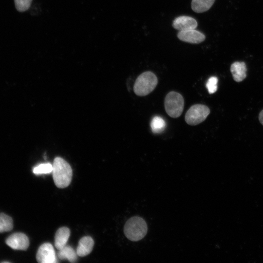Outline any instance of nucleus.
Returning <instances> with one entry per match:
<instances>
[{
  "instance_id": "nucleus-18",
  "label": "nucleus",
  "mask_w": 263,
  "mask_h": 263,
  "mask_svg": "<svg viewBox=\"0 0 263 263\" xmlns=\"http://www.w3.org/2000/svg\"><path fill=\"white\" fill-rule=\"evenodd\" d=\"M14 1L17 10L22 12L29 8L32 0H14Z\"/></svg>"
},
{
  "instance_id": "nucleus-8",
  "label": "nucleus",
  "mask_w": 263,
  "mask_h": 263,
  "mask_svg": "<svg viewBox=\"0 0 263 263\" xmlns=\"http://www.w3.org/2000/svg\"><path fill=\"white\" fill-rule=\"evenodd\" d=\"M177 37L183 41L196 44L203 42L206 38L202 33L195 29L180 31Z\"/></svg>"
},
{
  "instance_id": "nucleus-20",
  "label": "nucleus",
  "mask_w": 263,
  "mask_h": 263,
  "mask_svg": "<svg viewBox=\"0 0 263 263\" xmlns=\"http://www.w3.org/2000/svg\"><path fill=\"white\" fill-rule=\"evenodd\" d=\"M259 118L261 123L263 125V110L260 112Z\"/></svg>"
},
{
  "instance_id": "nucleus-15",
  "label": "nucleus",
  "mask_w": 263,
  "mask_h": 263,
  "mask_svg": "<svg viewBox=\"0 0 263 263\" xmlns=\"http://www.w3.org/2000/svg\"><path fill=\"white\" fill-rule=\"evenodd\" d=\"M166 126V123L163 118L159 116H154L151 120L150 127L154 133H160L163 132Z\"/></svg>"
},
{
  "instance_id": "nucleus-11",
  "label": "nucleus",
  "mask_w": 263,
  "mask_h": 263,
  "mask_svg": "<svg viewBox=\"0 0 263 263\" xmlns=\"http://www.w3.org/2000/svg\"><path fill=\"white\" fill-rule=\"evenodd\" d=\"M230 71L234 80L236 82L243 81L246 76V66L244 62L236 61L230 66Z\"/></svg>"
},
{
  "instance_id": "nucleus-16",
  "label": "nucleus",
  "mask_w": 263,
  "mask_h": 263,
  "mask_svg": "<svg viewBox=\"0 0 263 263\" xmlns=\"http://www.w3.org/2000/svg\"><path fill=\"white\" fill-rule=\"evenodd\" d=\"M12 218L4 213H0V233L10 231L13 228Z\"/></svg>"
},
{
  "instance_id": "nucleus-14",
  "label": "nucleus",
  "mask_w": 263,
  "mask_h": 263,
  "mask_svg": "<svg viewBox=\"0 0 263 263\" xmlns=\"http://www.w3.org/2000/svg\"><path fill=\"white\" fill-rule=\"evenodd\" d=\"M215 0H192L191 8L196 13H203L209 10Z\"/></svg>"
},
{
  "instance_id": "nucleus-4",
  "label": "nucleus",
  "mask_w": 263,
  "mask_h": 263,
  "mask_svg": "<svg viewBox=\"0 0 263 263\" xmlns=\"http://www.w3.org/2000/svg\"><path fill=\"white\" fill-rule=\"evenodd\" d=\"M164 106L166 113L169 116L177 118L181 115L184 110V98L177 92H170L166 96Z\"/></svg>"
},
{
  "instance_id": "nucleus-19",
  "label": "nucleus",
  "mask_w": 263,
  "mask_h": 263,
  "mask_svg": "<svg viewBox=\"0 0 263 263\" xmlns=\"http://www.w3.org/2000/svg\"><path fill=\"white\" fill-rule=\"evenodd\" d=\"M218 78L216 76H211L207 80L206 87L208 93L212 94L216 92L217 90Z\"/></svg>"
},
{
  "instance_id": "nucleus-5",
  "label": "nucleus",
  "mask_w": 263,
  "mask_h": 263,
  "mask_svg": "<svg viewBox=\"0 0 263 263\" xmlns=\"http://www.w3.org/2000/svg\"><path fill=\"white\" fill-rule=\"evenodd\" d=\"M210 113L208 107L203 104H195L187 112L185 119L189 125H197L203 122Z\"/></svg>"
},
{
  "instance_id": "nucleus-1",
  "label": "nucleus",
  "mask_w": 263,
  "mask_h": 263,
  "mask_svg": "<svg viewBox=\"0 0 263 263\" xmlns=\"http://www.w3.org/2000/svg\"><path fill=\"white\" fill-rule=\"evenodd\" d=\"M53 178L58 188L67 187L72 178V169L69 164L60 157L54 159L53 164Z\"/></svg>"
},
{
  "instance_id": "nucleus-6",
  "label": "nucleus",
  "mask_w": 263,
  "mask_h": 263,
  "mask_svg": "<svg viewBox=\"0 0 263 263\" xmlns=\"http://www.w3.org/2000/svg\"><path fill=\"white\" fill-rule=\"evenodd\" d=\"M36 259L39 263L57 262L55 251L52 244L45 243L41 244L38 250Z\"/></svg>"
},
{
  "instance_id": "nucleus-9",
  "label": "nucleus",
  "mask_w": 263,
  "mask_h": 263,
  "mask_svg": "<svg viewBox=\"0 0 263 263\" xmlns=\"http://www.w3.org/2000/svg\"><path fill=\"white\" fill-rule=\"evenodd\" d=\"M172 26L179 31L195 29L197 26V22L193 18L183 16L176 18L173 20Z\"/></svg>"
},
{
  "instance_id": "nucleus-2",
  "label": "nucleus",
  "mask_w": 263,
  "mask_h": 263,
  "mask_svg": "<svg viewBox=\"0 0 263 263\" xmlns=\"http://www.w3.org/2000/svg\"><path fill=\"white\" fill-rule=\"evenodd\" d=\"M148 230L147 225L141 217L134 216L126 223L124 232L126 237L132 241H138L143 239Z\"/></svg>"
},
{
  "instance_id": "nucleus-7",
  "label": "nucleus",
  "mask_w": 263,
  "mask_h": 263,
  "mask_svg": "<svg viewBox=\"0 0 263 263\" xmlns=\"http://www.w3.org/2000/svg\"><path fill=\"white\" fill-rule=\"evenodd\" d=\"M6 244L14 249L26 250L29 245L27 236L22 233H15L6 240Z\"/></svg>"
},
{
  "instance_id": "nucleus-3",
  "label": "nucleus",
  "mask_w": 263,
  "mask_h": 263,
  "mask_svg": "<svg viewBox=\"0 0 263 263\" xmlns=\"http://www.w3.org/2000/svg\"><path fill=\"white\" fill-rule=\"evenodd\" d=\"M157 83L155 74L150 71L145 72L136 78L133 86L134 92L138 96H146L154 90Z\"/></svg>"
},
{
  "instance_id": "nucleus-10",
  "label": "nucleus",
  "mask_w": 263,
  "mask_h": 263,
  "mask_svg": "<svg viewBox=\"0 0 263 263\" xmlns=\"http://www.w3.org/2000/svg\"><path fill=\"white\" fill-rule=\"evenodd\" d=\"M94 245L93 239L90 236H85L80 239L76 248L77 256L84 257L89 254Z\"/></svg>"
},
{
  "instance_id": "nucleus-17",
  "label": "nucleus",
  "mask_w": 263,
  "mask_h": 263,
  "mask_svg": "<svg viewBox=\"0 0 263 263\" xmlns=\"http://www.w3.org/2000/svg\"><path fill=\"white\" fill-rule=\"evenodd\" d=\"M53 165L50 163L40 164L35 167L33 170L36 175L48 174L52 172Z\"/></svg>"
},
{
  "instance_id": "nucleus-12",
  "label": "nucleus",
  "mask_w": 263,
  "mask_h": 263,
  "mask_svg": "<svg viewBox=\"0 0 263 263\" xmlns=\"http://www.w3.org/2000/svg\"><path fill=\"white\" fill-rule=\"evenodd\" d=\"M70 235V230L67 227L59 228L56 232L55 236V246L60 250L64 247L68 241Z\"/></svg>"
},
{
  "instance_id": "nucleus-13",
  "label": "nucleus",
  "mask_w": 263,
  "mask_h": 263,
  "mask_svg": "<svg viewBox=\"0 0 263 263\" xmlns=\"http://www.w3.org/2000/svg\"><path fill=\"white\" fill-rule=\"evenodd\" d=\"M57 257L60 260H67L71 263H75L77 261V254L72 247L66 244L59 250Z\"/></svg>"
}]
</instances>
